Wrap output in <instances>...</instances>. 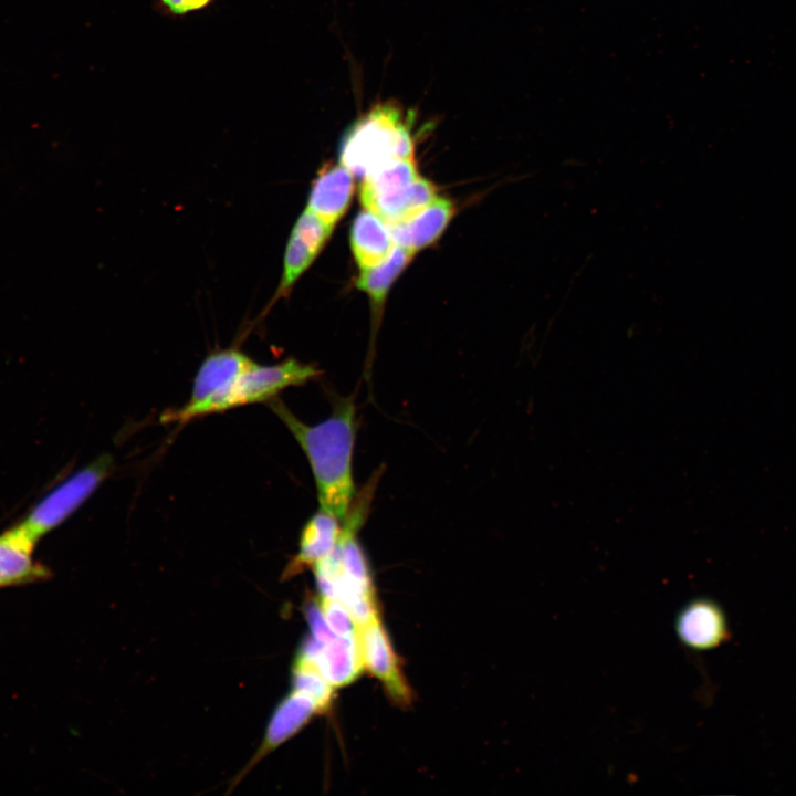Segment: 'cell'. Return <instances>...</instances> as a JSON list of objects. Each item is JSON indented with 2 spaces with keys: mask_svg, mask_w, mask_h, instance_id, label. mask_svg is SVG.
<instances>
[{
  "mask_svg": "<svg viewBox=\"0 0 796 796\" xmlns=\"http://www.w3.org/2000/svg\"><path fill=\"white\" fill-rule=\"evenodd\" d=\"M307 457L314 476L320 509L343 522L356 496L353 454L356 438V408L352 397L337 398L325 420L310 426L281 401L270 404Z\"/></svg>",
  "mask_w": 796,
  "mask_h": 796,
  "instance_id": "cell-1",
  "label": "cell"
},
{
  "mask_svg": "<svg viewBox=\"0 0 796 796\" xmlns=\"http://www.w3.org/2000/svg\"><path fill=\"white\" fill-rule=\"evenodd\" d=\"M408 157H415L410 123L400 107L389 103L362 116L345 134L339 148V161L362 179L392 160Z\"/></svg>",
  "mask_w": 796,
  "mask_h": 796,
  "instance_id": "cell-2",
  "label": "cell"
},
{
  "mask_svg": "<svg viewBox=\"0 0 796 796\" xmlns=\"http://www.w3.org/2000/svg\"><path fill=\"white\" fill-rule=\"evenodd\" d=\"M320 374L314 365L295 358L266 366L255 363L212 399L192 408L168 410L161 416V421L185 423L209 413L273 400L284 389L304 385Z\"/></svg>",
  "mask_w": 796,
  "mask_h": 796,
  "instance_id": "cell-3",
  "label": "cell"
},
{
  "mask_svg": "<svg viewBox=\"0 0 796 796\" xmlns=\"http://www.w3.org/2000/svg\"><path fill=\"white\" fill-rule=\"evenodd\" d=\"M113 470V457L108 453L101 454L48 493L19 525L38 543L67 520Z\"/></svg>",
  "mask_w": 796,
  "mask_h": 796,
  "instance_id": "cell-4",
  "label": "cell"
},
{
  "mask_svg": "<svg viewBox=\"0 0 796 796\" xmlns=\"http://www.w3.org/2000/svg\"><path fill=\"white\" fill-rule=\"evenodd\" d=\"M296 660L315 666L333 687H344L355 681L364 669L359 633L356 636H335L322 643L306 638Z\"/></svg>",
  "mask_w": 796,
  "mask_h": 796,
  "instance_id": "cell-5",
  "label": "cell"
},
{
  "mask_svg": "<svg viewBox=\"0 0 796 796\" xmlns=\"http://www.w3.org/2000/svg\"><path fill=\"white\" fill-rule=\"evenodd\" d=\"M359 643L364 668L383 682L390 699L397 704H410V688L379 616L359 628Z\"/></svg>",
  "mask_w": 796,
  "mask_h": 796,
  "instance_id": "cell-6",
  "label": "cell"
},
{
  "mask_svg": "<svg viewBox=\"0 0 796 796\" xmlns=\"http://www.w3.org/2000/svg\"><path fill=\"white\" fill-rule=\"evenodd\" d=\"M36 544L19 524L0 534V589L52 577L51 569L33 557Z\"/></svg>",
  "mask_w": 796,
  "mask_h": 796,
  "instance_id": "cell-7",
  "label": "cell"
},
{
  "mask_svg": "<svg viewBox=\"0 0 796 796\" xmlns=\"http://www.w3.org/2000/svg\"><path fill=\"white\" fill-rule=\"evenodd\" d=\"M255 363L237 348L209 354L200 365L189 400L182 407L192 408L212 399Z\"/></svg>",
  "mask_w": 796,
  "mask_h": 796,
  "instance_id": "cell-8",
  "label": "cell"
},
{
  "mask_svg": "<svg viewBox=\"0 0 796 796\" xmlns=\"http://www.w3.org/2000/svg\"><path fill=\"white\" fill-rule=\"evenodd\" d=\"M453 214L452 201L437 197L417 213L387 224L395 244L416 253L439 239Z\"/></svg>",
  "mask_w": 796,
  "mask_h": 796,
  "instance_id": "cell-9",
  "label": "cell"
},
{
  "mask_svg": "<svg viewBox=\"0 0 796 796\" xmlns=\"http://www.w3.org/2000/svg\"><path fill=\"white\" fill-rule=\"evenodd\" d=\"M354 195V175L342 163L324 166L314 180L307 208L335 226L347 211Z\"/></svg>",
  "mask_w": 796,
  "mask_h": 796,
  "instance_id": "cell-10",
  "label": "cell"
},
{
  "mask_svg": "<svg viewBox=\"0 0 796 796\" xmlns=\"http://www.w3.org/2000/svg\"><path fill=\"white\" fill-rule=\"evenodd\" d=\"M681 641L695 650H709L729 636L723 610L712 600L696 599L688 604L677 619Z\"/></svg>",
  "mask_w": 796,
  "mask_h": 796,
  "instance_id": "cell-11",
  "label": "cell"
},
{
  "mask_svg": "<svg viewBox=\"0 0 796 796\" xmlns=\"http://www.w3.org/2000/svg\"><path fill=\"white\" fill-rule=\"evenodd\" d=\"M342 522L333 514L318 510L304 524L297 554L286 565L283 577L291 578L313 567L335 548Z\"/></svg>",
  "mask_w": 796,
  "mask_h": 796,
  "instance_id": "cell-12",
  "label": "cell"
},
{
  "mask_svg": "<svg viewBox=\"0 0 796 796\" xmlns=\"http://www.w3.org/2000/svg\"><path fill=\"white\" fill-rule=\"evenodd\" d=\"M316 713H321V711L313 699L302 692L292 690L276 706L269 722L264 740L248 768H252L266 754L296 734Z\"/></svg>",
  "mask_w": 796,
  "mask_h": 796,
  "instance_id": "cell-13",
  "label": "cell"
},
{
  "mask_svg": "<svg viewBox=\"0 0 796 796\" xmlns=\"http://www.w3.org/2000/svg\"><path fill=\"white\" fill-rule=\"evenodd\" d=\"M387 222L368 209L362 210L350 229V247L360 269L383 262L395 247Z\"/></svg>",
  "mask_w": 796,
  "mask_h": 796,
  "instance_id": "cell-14",
  "label": "cell"
},
{
  "mask_svg": "<svg viewBox=\"0 0 796 796\" xmlns=\"http://www.w3.org/2000/svg\"><path fill=\"white\" fill-rule=\"evenodd\" d=\"M437 198L436 187L431 181L418 177L415 181L400 189L362 200L365 209L391 223L404 220Z\"/></svg>",
  "mask_w": 796,
  "mask_h": 796,
  "instance_id": "cell-15",
  "label": "cell"
},
{
  "mask_svg": "<svg viewBox=\"0 0 796 796\" xmlns=\"http://www.w3.org/2000/svg\"><path fill=\"white\" fill-rule=\"evenodd\" d=\"M413 255L415 253L407 249L395 245L383 262L362 269L356 280V287L369 296L375 311L381 307L389 289L410 263Z\"/></svg>",
  "mask_w": 796,
  "mask_h": 796,
  "instance_id": "cell-16",
  "label": "cell"
},
{
  "mask_svg": "<svg viewBox=\"0 0 796 796\" xmlns=\"http://www.w3.org/2000/svg\"><path fill=\"white\" fill-rule=\"evenodd\" d=\"M418 177L415 157L392 160L363 178L360 201L406 187Z\"/></svg>",
  "mask_w": 796,
  "mask_h": 796,
  "instance_id": "cell-17",
  "label": "cell"
},
{
  "mask_svg": "<svg viewBox=\"0 0 796 796\" xmlns=\"http://www.w3.org/2000/svg\"><path fill=\"white\" fill-rule=\"evenodd\" d=\"M318 253L320 251L292 229L284 253L282 279L271 304L290 294L293 285L310 268Z\"/></svg>",
  "mask_w": 796,
  "mask_h": 796,
  "instance_id": "cell-18",
  "label": "cell"
},
{
  "mask_svg": "<svg viewBox=\"0 0 796 796\" xmlns=\"http://www.w3.org/2000/svg\"><path fill=\"white\" fill-rule=\"evenodd\" d=\"M293 690L308 695L315 701L321 712H325L334 696L333 685L324 678L320 670L307 662L294 661L292 672Z\"/></svg>",
  "mask_w": 796,
  "mask_h": 796,
  "instance_id": "cell-19",
  "label": "cell"
},
{
  "mask_svg": "<svg viewBox=\"0 0 796 796\" xmlns=\"http://www.w3.org/2000/svg\"><path fill=\"white\" fill-rule=\"evenodd\" d=\"M318 601L323 616L335 635L345 637L359 633L358 625L338 599L320 597Z\"/></svg>",
  "mask_w": 796,
  "mask_h": 796,
  "instance_id": "cell-20",
  "label": "cell"
},
{
  "mask_svg": "<svg viewBox=\"0 0 796 796\" xmlns=\"http://www.w3.org/2000/svg\"><path fill=\"white\" fill-rule=\"evenodd\" d=\"M216 0H154L153 6L161 15L185 18L210 8Z\"/></svg>",
  "mask_w": 796,
  "mask_h": 796,
  "instance_id": "cell-21",
  "label": "cell"
},
{
  "mask_svg": "<svg viewBox=\"0 0 796 796\" xmlns=\"http://www.w3.org/2000/svg\"><path fill=\"white\" fill-rule=\"evenodd\" d=\"M305 617L310 625L311 629V636L317 640L318 642L325 643L329 640H332L336 635L328 627L321 606L320 601L310 600L305 608Z\"/></svg>",
  "mask_w": 796,
  "mask_h": 796,
  "instance_id": "cell-22",
  "label": "cell"
}]
</instances>
